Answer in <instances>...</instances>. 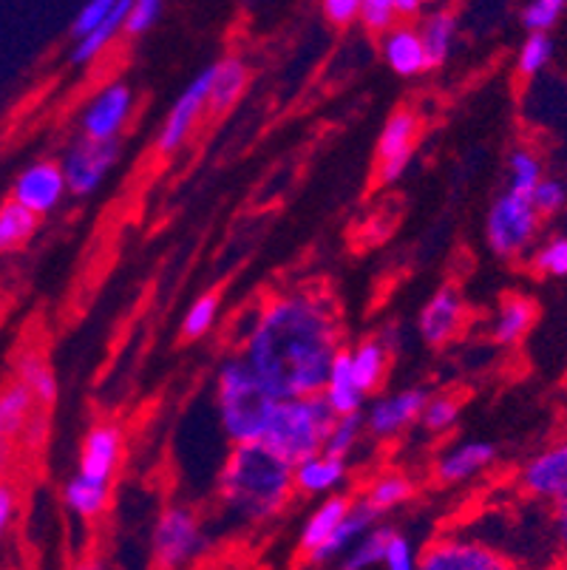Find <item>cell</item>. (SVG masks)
<instances>
[{
  "instance_id": "obj_1",
  "label": "cell",
  "mask_w": 567,
  "mask_h": 570,
  "mask_svg": "<svg viewBox=\"0 0 567 570\" xmlns=\"http://www.w3.org/2000/svg\"><path fill=\"white\" fill-rule=\"evenodd\" d=\"M341 350V324L330 298L293 289L264 302L244 335L242 357L275 401H290L321 395Z\"/></svg>"
},
{
  "instance_id": "obj_2",
  "label": "cell",
  "mask_w": 567,
  "mask_h": 570,
  "mask_svg": "<svg viewBox=\"0 0 567 570\" xmlns=\"http://www.w3.org/2000/svg\"><path fill=\"white\" fill-rule=\"evenodd\" d=\"M216 494L236 520L264 525L284 514L293 500V465L270 452L264 443L233 445L218 471Z\"/></svg>"
},
{
  "instance_id": "obj_3",
  "label": "cell",
  "mask_w": 567,
  "mask_h": 570,
  "mask_svg": "<svg viewBox=\"0 0 567 570\" xmlns=\"http://www.w3.org/2000/svg\"><path fill=\"white\" fill-rule=\"evenodd\" d=\"M275 397L242 355H231L216 372V409L233 445L262 443L275 412Z\"/></svg>"
},
{
  "instance_id": "obj_4",
  "label": "cell",
  "mask_w": 567,
  "mask_h": 570,
  "mask_svg": "<svg viewBox=\"0 0 567 570\" xmlns=\"http://www.w3.org/2000/svg\"><path fill=\"white\" fill-rule=\"evenodd\" d=\"M332 423H335V412L324 401V395L290 397V401L275 403L262 443L284 463L299 465L301 460L324 452Z\"/></svg>"
},
{
  "instance_id": "obj_5",
  "label": "cell",
  "mask_w": 567,
  "mask_h": 570,
  "mask_svg": "<svg viewBox=\"0 0 567 570\" xmlns=\"http://www.w3.org/2000/svg\"><path fill=\"white\" fill-rule=\"evenodd\" d=\"M211 548L205 525L187 505H168L159 514L150 537L156 570H185Z\"/></svg>"
},
{
  "instance_id": "obj_6",
  "label": "cell",
  "mask_w": 567,
  "mask_h": 570,
  "mask_svg": "<svg viewBox=\"0 0 567 570\" xmlns=\"http://www.w3.org/2000/svg\"><path fill=\"white\" fill-rule=\"evenodd\" d=\"M539 214L534 210L530 196H519L506 190L488 210L486 238L488 247L499 258H519L534 247L539 236Z\"/></svg>"
},
{
  "instance_id": "obj_7",
  "label": "cell",
  "mask_w": 567,
  "mask_h": 570,
  "mask_svg": "<svg viewBox=\"0 0 567 570\" xmlns=\"http://www.w3.org/2000/svg\"><path fill=\"white\" fill-rule=\"evenodd\" d=\"M418 570H522L508 553L475 537H437L418 553Z\"/></svg>"
},
{
  "instance_id": "obj_8",
  "label": "cell",
  "mask_w": 567,
  "mask_h": 570,
  "mask_svg": "<svg viewBox=\"0 0 567 570\" xmlns=\"http://www.w3.org/2000/svg\"><path fill=\"white\" fill-rule=\"evenodd\" d=\"M119 163V142H94V139L77 137L66 148L60 159V170L66 176V188L75 196H91L106 183L114 165Z\"/></svg>"
},
{
  "instance_id": "obj_9",
  "label": "cell",
  "mask_w": 567,
  "mask_h": 570,
  "mask_svg": "<svg viewBox=\"0 0 567 570\" xmlns=\"http://www.w3.org/2000/svg\"><path fill=\"white\" fill-rule=\"evenodd\" d=\"M134 114V88L125 80L102 86L80 114V137L94 142H119V134Z\"/></svg>"
},
{
  "instance_id": "obj_10",
  "label": "cell",
  "mask_w": 567,
  "mask_h": 570,
  "mask_svg": "<svg viewBox=\"0 0 567 570\" xmlns=\"http://www.w3.org/2000/svg\"><path fill=\"white\" fill-rule=\"evenodd\" d=\"M211 82H213V66L202 69L194 80L187 82L185 91L176 97V102L170 106L168 117H165L163 128H159V137H156V151L170 157L187 142L190 131L196 128V122L202 119V114H207V97H211Z\"/></svg>"
},
{
  "instance_id": "obj_11",
  "label": "cell",
  "mask_w": 567,
  "mask_h": 570,
  "mask_svg": "<svg viewBox=\"0 0 567 570\" xmlns=\"http://www.w3.org/2000/svg\"><path fill=\"white\" fill-rule=\"evenodd\" d=\"M426 401H429V392L420 386L374 397L366 406V414H363V432L378 440L398 438L400 432L418 423Z\"/></svg>"
},
{
  "instance_id": "obj_12",
  "label": "cell",
  "mask_w": 567,
  "mask_h": 570,
  "mask_svg": "<svg viewBox=\"0 0 567 570\" xmlns=\"http://www.w3.org/2000/svg\"><path fill=\"white\" fill-rule=\"evenodd\" d=\"M69 188H66V176H62L60 163L55 159H38V163L26 165L12 185L9 199L23 205L31 214L46 216L62 205Z\"/></svg>"
},
{
  "instance_id": "obj_13",
  "label": "cell",
  "mask_w": 567,
  "mask_h": 570,
  "mask_svg": "<svg viewBox=\"0 0 567 570\" xmlns=\"http://www.w3.org/2000/svg\"><path fill=\"white\" fill-rule=\"evenodd\" d=\"M519 489L534 500L559 502L567 497V438L548 445L519 471Z\"/></svg>"
},
{
  "instance_id": "obj_14",
  "label": "cell",
  "mask_w": 567,
  "mask_h": 570,
  "mask_svg": "<svg viewBox=\"0 0 567 570\" xmlns=\"http://www.w3.org/2000/svg\"><path fill=\"white\" fill-rule=\"evenodd\" d=\"M466 315V304H462V295L457 293V287H451V284L437 287L418 315L420 338L434 350L451 344L462 333Z\"/></svg>"
},
{
  "instance_id": "obj_15",
  "label": "cell",
  "mask_w": 567,
  "mask_h": 570,
  "mask_svg": "<svg viewBox=\"0 0 567 570\" xmlns=\"http://www.w3.org/2000/svg\"><path fill=\"white\" fill-rule=\"evenodd\" d=\"M119 458H123V429L117 423H97L82 438L77 474L111 483L119 469Z\"/></svg>"
},
{
  "instance_id": "obj_16",
  "label": "cell",
  "mask_w": 567,
  "mask_h": 570,
  "mask_svg": "<svg viewBox=\"0 0 567 570\" xmlns=\"http://www.w3.org/2000/svg\"><path fill=\"white\" fill-rule=\"evenodd\" d=\"M497 460V445L488 440H462L434 460V476L446 485H460L480 476Z\"/></svg>"
},
{
  "instance_id": "obj_17",
  "label": "cell",
  "mask_w": 567,
  "mask_h": 570,
  "mask_svg": "<svg viewBox=\"0 0 567 570\" xmlns=\"http://www.w3.org/2000/svg\"><path fill=\"white\" fill-rule=\"evenodd\" d=\"M381 517H383L381 511H374V508L369 505L363 497H358L355 502H350V511L343 514L341 525L335 528V533L326 539L319 551L312 553L310 562L312 564H330V562H335V559H341L343 553L350 551L358 539L363 537V533H369L374 525H378V522H381Z\"/></svg>"
},
{
  "instance_id": "obj_18",
  "label": "cell",
  "mask_w": 567,
  "mask_h": 570,
  "mask_svg": "<svg viewBox=\"0 0 567 570\" xmlns=\"http://www.w3.org/2000/svg\"><path fill=\"white\" fill-rule=\"evenodd\" d=\"M381 55L389 69L400 77H418L429 71V60H426L418 26L398 23L394 29H389L381 40Z\"/></svg>"
},
{
  "instance_id": "obj_19",
  "label": "cell",
  "mask_w": 567,
  "mask_h": 570,
  "mask_svg": "<svg viewBox=\"0 0 567 570\" xmlns=\"http://www.w3.org/2000/svg\"><path fill=\"white\" fill-rule=\"evenodd\" d=\"M346 476H350V465H346V460H338L326 452L312 454V458L301 460L299 465H293V485L299 494L330 497L346 483Z\"/></svg>"
},
{
  "instance_id": "obj_20",
  "label": "cell",
  "mask_w": 567,
  "mask_h": 570,
  "mask_svg": "<svg viewBox=\"0 0 567 570\" xmlns=\"http://www.w3.org/2000/svg\"><path fill=\"white\" fill-rule=\"evenodd\" d=\"M14 381L23 383L29 389V395L35 397V403H38V409H46V412L60 397V383H57L55 370H51L49 357L38 346H26L14 355Z\"/></svg>"
},
{
  "instance_id": "obj_21",
  "label": "cell",
  "mask_w": 567,
  "mask_h": 570,
  "mask_svg": "<svg viewBox=\"0 0 567 570\" xmlns=\"http://www.w3.org/2000/svg\"><path fill=\"white\" fill-rule=\"evenodd\" d=\"M250 69L238 55L222 57L218 63H213V82H211V97H207V114H225L242 100L247 91Z\"/></svg>"
},
{
  "instance_id": "obj_22",
  "label": "cell",
  "mask_w": 567,
  "mask_h": 570,
  "mask_svg": "<svg viewBox=\"0 0 567 570\" xmlns=\"http://www.w3.org/2000/svg\"><path fill=\"white\" fill-rule=\"evenodd\" d=\"M418 35L423 40L429 69H440V66L449 63L451 51L457 46V35H460L457 14L451 9H434V12H429L420 20Z\"/></svg>"
},
{
  "instance_id": "obj_23",
  "label": "cell",
  "mask_w": 567,
  "mask_h": 570,
  "mask_svg": "<svg viewBox=\"0 0 567 570\" xmlns=\"http://www.w3.org/2000/svg\"><path fill=\"white\" fill-rule=\"evenodd\" d=\"M321 395H324V401L330 403L335 417L363 412V401H366V395L358 389L355 377H352L350 350H341L335 355V361H332L330 366V375H326L324 389H321Z\"/></svg>"
},
{
  "instance_id": "obj_24",
  "label": "cell",
  "mask_w": 567,
  "mask_h": 570,
  "mask_svg": "<svg viewBox=\"0 0 567 570\" xmlns=\"http://www.w3.org/2000/svg\"><path fill=\"white\" fill-rule=\"evenodd\" d=\"M537 324V304L525 295H506L499 302L497 315L491 324V338L499 346H514L530 333V326Z\"/></svg>"
},
{
  "instance_id": "obj_25",
  "label": "cell",
  "mask_w": 567,
  "mask_h": 570,
  "mask_svg": "<svg viewBox=\"0 0 567 570\" xmlns=\"http://www.w3.org/2000/svg\"><path fill=\"white\" fill-rule=\"evenodd\" d=\"M350 502L352 500L346 494H330L321 500V505L315 508L310 517H306L299 533V548L306 553V557H312V553L319 551L326 539L335 533V528L341 525L343 514L350 511Z\"/></svg>"
},
{
  "instance_id": "obj_26",
  "label": "cell",
  "mask_w": 567,
  "mask_h": 570,
  "mask_svg": "<svg viewBox=\"0 0 567 570\" xmlns=\"http://www.w3.org/2000/svg\"><path fill=\"white\" fill-rule=\"evenodd\" d=\"M389 357H392V352L383 346L381 338H363L361 344L352 346L350 370L363 395H372L383 386L389 372Z\"/></svg>"
},
{
  "instance_id": "obj_27",
  "label": "cell",
  "mask_w": 567,
  "mask_h": 570,
  "mask_svg": "<svg viewBox=\"0 0 567 570\" xmlns=\"http://www.w3.org/2000/svg\"><path fill=\"white\" fill-rule=\"evenodd\" d=\"M35 412H38V403L23 383L12 377L7 386H0V443H18Z\"/></svg>"
},
{
  "instance_id": "obj_28",
  "label": "cell",
  "mask_w": 567,
  "mask_h": 570,
  "mask_svg": "<svg viewBox=\"0 0 567 570\" xmlns=\"http://www.w3.org/2000/svg\"><path fill=\"white\" fill-rule=\"evenodd\" d=\"M108 500H111V483H100V480H88V476L75 474L62 489V502L69 505V511L80 520H97L106 514Z\"/></svg>"
},
{
  "instance_id": "obj_29",
  "label": "cell",
  "mask_w": 567,
  "mask_h": 570,
  "mask_svg": "<svg viewBox=\"0 0 567 570\" xmlns=\"http://www.w3.org/2000/svg\"><path fill=\"white\" fill-rule=\"evenodd\" d=\"M128 7H131V0H119L117 9L102 20L94 32H88L86 38L75 40V49H71V63L75 66H88L94 63L114 40L123 35L125 29V18H128Z\"/></svg>"
},
{
  "instance_id": "obj_30",
  "label": "cell",
  "mask_w": 567,
  "mask_h": 570,
  "mask_svg": "<svg viewBox=\"0 0 567 570\" xmlns=\"http://www.w3.org/2000/svg\"><path fill=\"white\" fill-rule=\"evenodd\" d=\"M418 128L420 119L412 108H398V111L389 114L381 137H378V163H387L400 154H414Z\"/></svg>"
},
{
  "instance_id": "obj_31",
  "label": "cell",
  "mask_w": 567,
  "mask_h": 570,
  "mask_svg": "<svg viewBox=\"0 0 567 570\" xmlns=\"http://www.w3.org/2000/svg\"><path fill=\"white\" fill-rule=\"evenodd\" d=\"M40 219L31 210H26L23 205L18 202L7 199L0 205V256H7V253L20 250L35 238L38 233Z\"/></svg>"
},
{
  "instance_id": "obj_32",
  "label": "cell",
  "mask_w": 567,
  "mask_h": 570,
  "mask_svg": "<svg viewBox=\"0 0 567 570\" xmlns=\"http://www.w3.org/2000/svg\"><path fill=\"white\" fill-rule=\"evenodd\" d=\"M414 494H418V485H414L412 476L400 474V471H392V474L378 476V480H374V483L366 489L363 500H366L374 511L387 514V511H394V508L405 505V502L412 500Z\"/></svg>"
},
{
  "instance_id": "obj_33",
  "label": "cell",
  "mask_w": 567,
  "mask_h": 570,
  "mask_svg": "<svg viewBox=\"0 0 567 570\" xmlns=\"http://www.w3.org/2000/svg\"><path fill=\"white\" fill-rule=\"evenodd\" d=\"M392 531H394V528L374 525L372 531L363 533L355 546H352L350 551L338 559V568H341V570H372V568H378V564H381V559H383V551H387V542H389V537H392Z\"/></svg>"
},
{
  "instance_id": "obj_34",
  "label": "cell",
  "mask_w": 567,
  "mask_h": 570,
  "mask_svg": "<svg viewBox=\"0 0 567 570\" xmlns=\"http://www.w3.org/2000/svg\"><path fill=\"white\" fill-rule=\"evenodd\" d=\"M542 163L528 148H517L508 159V190L519 196H530L542 179Z\"/></svg>"
},
{
  "instance_id": "obj_35",
  "label": "cell",
  "mask_w": 567,
  "mask_h": 570,
  "mask_svg": "<svg viewBox=\"0 0 567 570\" xmlns=\"http://www.w3.org/2000/svg\"><path fill=\"white\" fill-rule=\"evenodd\" d=\"M554 38L550 35H542V32H534L525 38V43L519 46L517 51V71L519 77H539L545 69L550 66V60H554Z\"/></svg>"
},
{
  "instance_id": "obj_36",
  "label": "cell",
  "mask_w": 567,
  "mask_h": 570,
  "mask_svg": "<svg viewBox=\"0 0 567 570\" xmlns=\"http://www.w3.org/2000/svg\"><path fill=\"white\" fill-rule=\"evenodd\" d=\"M361 438H363V412L343 414V417H335V423H332L330 434H326L324 452L338 460H346L358 449Z\"/></svg>"
},
{
  "instance_id": "obj_37",
  "label": "cell",
  "mask_w": 567,
  "mask_h": 570,
  "mask_svg": "<svg viewBox=\"0 0 567 570\" xmlns=\"http://www.w3.org/2000/svg\"><path fill=\"white\" fill-rule=\"evenodd\" d=\"M462 403L454 395H429L423 412H420V426L431 434H446L457 426Z\"/></svg>"
},
{
  "instance_id": "obj_38",
  "label": "cell",
  "mask_w": 567,
  "mask_h": 570,
  "mask_svg": "<svg viewBox=\"0 0 567 570\" xmlns=\"http://www.w3.org/2000/svg\"><path fill=\"white\" fill-rule=\"evenodd\" d=\"M216 315H218V295L216 293L199 295V298L190 304V309L185 313V318H182V335H185L187 341L205 338V335L211 333Z\"/></svg>"
},
{
  "instance_id": "obj_39",
  "label": "cell",
  "mask_w": 567,
  "mask_h": 570,
  "mask_svg": "<svg viewBox=\"0 0 567 570\" xmlns=\"http://www.w3.org/2000/svg\"><path fill=\"white\" fill-rule=\"evenodd\" d=\"M530 267L537 269L539 276L567 278V236H554L539 245L530 258Z\"/></svg>"
},
{
  "instance_id": "obj_40",
  "label": "cell",
  "mask_w": 567,
  "mask_h": 570,
  "mask_svg": "<svg viewBox=\"0 0 567 570\" xmlns=\"http://www.w3.org/2000/svg\"><path fill=\"white\" fill-rule=\"evenodd\" d=\"M567 9V0H528L522 9V26L528 35L542 32L548 35L556 23L561 20Z\"/></svg>"
},
{
  "instance_id": "obj_41",
  "label": "cell",
  "mask_w": 567,
  "mask_h": 570,
  "mask_svg": "<svg viewBox=\"0 0 567 570\" xmlns=\"http://www.w3.org/2000/svg\"><path fill=\"white\" fill-rule=\"evenodd\" d=\"M530 202H534V210L539 214V219L561 214L567 207V185L556 176H542L534 194H530Z\"/></svg>"
},
{
  "instance_id": "obj_42",
  "label": "cell",
  "mask_w": 567,
  "mask_h": 570,
  "mask_svg": "<svg viewBox=\"0 0 567 570\" xmlns=\"http://www.w3.org/2000/svg\"><path fill=\"white\" fill-rule=\"evenodd\" d=\"M358 20L369 35H381V38L400 23L394 0H363Z\"/></svg>"
},
{
  "instance_id": "obj_43",
  "label": "cell",
  "mask_w": 567,
  "mask_h": 570,
  "mask_svg": "<svg viewBox=\"0 0 567 570\" xmlns=\"http://www.w3.org/2000/svg\"><path fill=\"white\" fill-rule=\"evenodd\" d=\"M165 0H131L128 7V18H125L123 32L128 38H139V35H148L159 18H163Z\"/></svg>"
},
{
  "instance_id": "obj_44",
  "label": "cell",
  "mask_w": 567,
  "mask_h": 570,
  "mask_svg": "<svg viewBox=\"0 0 567 570\" xmlns=\"http://www.w3.org/2000/svg\"><path fill=\"white\" fill-rule=\"evenodd\" d=\"M117 3L119 0H86L80 12L75 14V20H71V40H80L88 32H94L117 9Z\"/></svg>"
},
{
  "instance_id": "obj_45",
  "label": "cell",
  "mask_w": 567,
  "mask_h": 570,
  "mask_svg": "<svg viewBox=\"0 0 567 570\" xmlns=\"http://www.w3.org/2000/svg\"><path fill=\"white\" fill-rule=\"evenodd\" d=\"M383 570H418V548L412 546V539L405 533L392 531L387 542V551L381 559Z\"/></svg>"
},
{
  "instance_id": "obj_46",
  "label": "cell",
  "mask_w": 567,
  "mask_h": 570,
  "mask_svg": "<svg viewBox=\"0 0 567 570\" xmlns=\"http://www.w3.org/2000/svg\"><path fill=\"white\" fill-rule=\"evenodd\" d=\"M46 440H49V412L38 409L29 417V423H26L23 434H20V443H23L26 452H38V449L46 445Z\"/></svg>"
},
{
  "instance_id": "obj_47",
  "label": "cell",
  "mask_w": 567,
  "mask_h": 570,
  "mask_svg": "<svg viewBox=\"0 0 567 570\" xmlns=\"http://www.w3.org/2000/svg\"><path fill=\"white\" fill-rule=\"evenodd\" d=\"M361 3L363 0H321V9L332 26H352L361 14Z\"/></svg>"
},
{
  "instance_id": "obj_48",
  "label": "cell",
  "mask_w": 567,
  "mask_h": 570,
  "mask_svg": "<svg viewBox=\"0 0 567 570\" xmlns=\"http://www.w3.org/2000/svg\"><path fill=\"white\" fill-rule=\"evenodd\" d=\"M14 517H18V489L0 476V546H3L7 531L12 528Z\"/></svg>"
},
{
  "instance_id": "obj_49",
  "label": "cell",
  "mask_w": 567,
  "mask_h": 570,
  "mask_svg": "<svg viewBox=\"0 0 567 570\" xmlns=\"http://www.w3.org/2000/svg\"><path fill=\"white\" fill-rule=\"evenodd\" d=\"M414 154H400V157L387 159V163H378V183L381 185H394L403 179V174L412 165Z\"/></svg>"
},
{
  "instance_id": "obj_50",
  "label": "cell",
  "mask_w": 567,
  "mask_h": 570,
  "mask_svg": "<svg viewBox=\"0 0 567 570\" xmlns=\"http://www.w3.org/2000/svg\"><path fill=\"white\" fill-rule=\"evenodd\" d=\"M554 533L561 551L567 553V497L554 502Z\"/></svg>"
},
{
  "instance_id": "obj_51",
  "label": "cell",
  "mask_w": 567,
  "mask_h": 570,
  "mask_svg": "<svg viewBox=\"0 0 567 570\" xmlns=\"http://www.w3.org/2000/svg\"><path fill=\"white\" fill-rule=\"evenodd\" d=\"M394 9H398L400 20L418 18L423 12V0H394Z\"/></svg>"
},
{
  "instance_id": "obj_52",
  "label": "cell",
  "mask_w": 567,
  "mask_h": 570,
  "mask_svg": "<svg viewBox=\"0 0 567 570\" xmlns=\"http://www.w3.org/2000/svg\"><path fill=\"white\" fill-rule=\"evenodd\" d=\"M75 570H108V564H106V559L97 557V553H88V557L77 559Z\"/></svg>"
},
{
  "instance_id": "obj_53",
  "label": "cell",
  "mask_w": 567,
  "mask_h": 570,
  "mask_svg": "<svg viewBox=\"0 0 567 570\" xmlns=\"http://www.w3.org/2000/svg\"><path fill=\"white\" fill-rule=\"evenodd\" d=\"M426 3H443V0H423V7Z\"/></svg>"
}]
</instances>
